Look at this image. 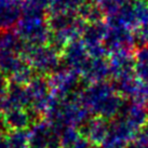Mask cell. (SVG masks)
<instances>
[{
	"label": "cell",
	"mask_w": 148,
	"mask_h": 148,
	"mask_svg": "<svg viewBox=\"0 0 148 148\" xmlns=\"http://www.w3.org/2000/svg\"><path fill=\"white\" fill-rule=\"evenodd\" d=\"M127 148H148V131H142Z\"/></svg>",
	"instance_id": "1"
}]
</instances>
